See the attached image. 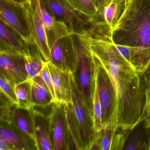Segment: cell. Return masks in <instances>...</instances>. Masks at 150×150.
I'll return each mask as SVG.
<instances>
[{
  "mask_svg": "<svg viewBox=\"0 0 150 150\" xmlns=\"http://www.w3.org/2000/svg\"><path fill=\"white\" fill-rule=\"evenodd\" d=\"M24 40L9 25L0 20V47L23 54Z\"/></svg>",
  "mask_w": 150,
  "mask_h": 150,
  "instance_id": "19",
  "label": "cell"
},
{
  "mask_svg": "<svg viewBox=\"0 0 150 150\" xmlns=\"http://www.w3.org/2000/svg\"><path fill=\"white\" fill-rule=\"evenodd\" d=\"M22 7L32 40L45 61H50V51L42 17L40 0H27Z\"/></svg>",
  "mask_w": 150,
  "mask_h": 150,
  "instance_id": "6",
  "label": "cell"
},
{
  "mask_svg": "<svg viewBox=\"0 0 150 150\" xmlns=\"http://www.w3.org/2000/svg\"><path fill=\"white\" fill-rule=\"evenodd\" d=\"M50 118L54 150H73L64 103L57 101L52 103Z\"/></svg>",
  "mask_w": 150,
  "mask_h": 150,
  "instance_id": "8",
  "label": "cell"
},
{
  "mask_svg": "<svg viewBox=\"0 0 150 150\" xmlns=\"http://www.w3.org/2000/svg\"><path fill=\"white\" fill-rule=\"evenodd\" d=\"M38 75L41 77L44 81L45 83L47 85L49 90L50 91L53 98L54 101L56 100L55 97V92H54V88H53V83H52V79L51 75L50 72V69L48 66V62H45L42 68L41 69Z\"/></svg>",
  "mask_w": 150,
  "mask_h": 150,
  "instance_id": "30",
  "label": "cell"
},
{
  "mask_svg": "<svg viewBox=\"0 0 150 150\" xmlns=\"http://www.w3.org/2000/svg\"><path fill=\"white\" fill-rule=\"evenodd\" d=\"M11 124L28 135L37 145L34 118L31 109L19 108L17 106L14 111Z\"/></svg>",
  "mask_w": 150,
  "mask_h": 150,
  "instance_id": "18",
  "label": "cell"
},
{
  "mask_svg": "<svg viewBox=\"0 0 150 150\" xmlns=\"http://www.w3.org/2000/svg\"><path fill=\"white\" fill-rule=\"evenodd\" d=\"M40 6L47 42L50 49L59 38L72 33L64 23L58 21L50 13L41 0Z\"/></svg>",
  "mask_w": 150,
  "mask_h": 150,
  "instance_id": "16",
  "label": "cell"
},
{
  "mask_svg": "<svg viewBox=\"0 0 150 150\" xmlns=\"http://www.w3.org/2000/svg\"><path fill=\"white\" fill-rule=\"evenodd\" d=\"M0 73L16 85L30 79L24 54L0 47Z\"/></svg>",
  "mask_w": 150,
  "mask_h": 150,
  "instance_id": "10",
  "label": "cell"
},
{
  "mask_svg": "<svg viewBox=\"0 0 150 150\" xmlns=\"http://www.w3.org/2000/svg\"><path fill=\"white\" fill-rule=\"evenodd\" d=\"M1 121L11 124L14 111L17 106L1 92Z\"/></svg>",
  "mask_w": 150,
  "mask_h": 150,
  "instance_id": "25",
  "label": "cell"
},
{
  "mask_svg": "<svg viewBox=\"0 0 150 150\" xmlns=\"http://www.w3.org/2000/svg\"><path fill=\"white\" fill-rule=\"evenodd\" d=\"M94 1L95 3L96 4V0H94Z\"/></svg>",
  "mask_w": 150,
  "mask_h": 150,
  "instance_id": "39",
  "label": "cell"
},
{
  "mask_svg": "<svg viewBox=\"0 0 150 150\" xmlns=\"http://www.w3.org/2000/svg\"><path fill=\"white\" fill-rule=\"evenodd\" d=\"M0 122V140L9 145L13 150H38L35 142L14 125Z\"/></svg>",
  "mask_w": 150,
  "mask_h": 150,
  "instance_id": "14",
  "label": "cell"
},
{
  "mask_svg": "<svg viewBox=\"0 0 150 150\" xmlns=\"http://www.w3.org/2000/svg\"><path fill=\"white\" fill-rule=\"evenodd\" d=\"M104 1V0H96V5L97 7V5H98V4L101 1Z\"/></svg>",
  "mask_w": 150,
  "mask_h": 150,
  "instance_id": "38",
  "label": "cell"
},
{
  "mask_svg": "<svg viewBox=\"0 0 150 150\" xmlns=\"http://www.w3.org/2000/svg\"><path fill=\"white\" fill-rule=\"evenodd\" d=\"M78 12L92 18L98 11L94 0H66Z\"/></svg>",
  "mask_w": 150,
  "mask_h": 150,
  "instance_id": "24",
  "label": "cell"
},
{
  "mask_svg": "<svg viewBox=\"0 0 150 150\" xmlns=\"http://www.w3.org/2000/svg\"><path fill=\"white\" fill-rule=\"evenodd\" d=\"M102 117L101 107L95 83L93 100V120L95 130L97 132H100L103 130Z\"/></svg>",
  "mask_w": 150,
  "mask_h": 150,
  "instance_id": "27",
  "label": "cell"
},
{
  "mask_svg": "<svg viewBox=\"0 0 150 150\" xmlns=\"http://www.w3.org/2000/svg\"><path fill=\"white\" fill-rule=\"evenodd\" d=\"M131 131L121 130L120 132L117 131L113 138L110 150H123L129 132Z\"/></svg>",
  "mask_w": 150,
  "mask_h": 150,
  "instance_id": "29",
  "label": "cell"
},
{
  "mask_svg": "<svg viewBox=\"0 0 150 150\" xmlns=\"http://www.w3.org/2000/svg\"><path fill=\"white\" fill-rule=\"evenodd\" d=\"M8 1L21 5H23L27 1V0H8Z\"/></svg>",
  "mask_w": 150,
  "mask_h": 150,
  "instance_id": "34",
  "label": "cell"
},
{
  "mask_svg": "<svg viewBox=\"0 0 150 150\" xmlns=\"http://www.w3.org/2000/svg\"><path fill=\"white\" fill-rule=\"evenodd\" d=\"M64 106L73 150H85L81 130L74 112L73 104L64 103Z\"/></svg>",
  "mask_w": 150,
  "mask_h": 150,
  "instance_id": "21",
  "label": "cell"
},
{
  "mask_svg": "<svg viewBox=\"0 0 150 150\" xmlns=\"http://www.w3.org/2000/svg\"><path fill=\"white\" fill-rule=\"evenodd\" d=\"M144 122L146 126L150 129V112L148 115L145 118Z\"/></svg>",
  "mask_w": 150,
  "mask_h": 150,
  "instance_id": "33",
  "label": "cell"
},
{
  "mask_svg": "<svg viewBox=\"0 0 150 150\" xmlns=\"http://www.w3.org/2000/svg\"><path fill=\"white\" fill-rule=\"evenodd\" d=\"M16 84L11 80L0 73V89L1 92L4 94L13 103L18 105V100L16 92Z\"/></svg>",
  "mask_w": 150,
  "mask_h": 150,
  "instance_id": "26",
  "label": "cell"
},
{
  "mask_svg": "<svg viewBox=\"0 0 150 150\" xmlns=\"http://www.w3.org/2000/svg\"><path fill=\"white\" fill-rule=\"evenodd\" d=\"M77 55V67L74 73L78 88L83 96L93 118V100L95 85V66L88 35L72 34Z\"/></svg>",
  "mask_w": 150,
  "mask_h": 150,
  "instance_id": "3",
  "label": "cell"
},
{
  "mask_svg": "<svg viewBox=\"0 0 150 150\" xmlns=\"http://www.w3.org/2000/svg\"><path fill=\"white\" fill-rule=\"evenodd\" d=\"M0 150H13V149L6 143L0 140Z\"/></svg>",
  "mask_w": 150,
  "mask_h": 150,
  "instance_id": "32",
  "label": "cell"
},
{
  "mask_svg": "<svg viewBox=\"0 0 150 150\" xmlns=\"http://www.w3.org/2000/svg\"><path fill=\"white\" fill-rule=\"evenodd\" d=\"M71 85L74 112L80 126L84 149L88 150L91 144L102 130L97 132L95 130L93 117L83 96L79 90L74 73L71 74Z\"/></svg>",
  "mask_w": 150,
  "mask_h": 150,
  "instance_id": "7",
  "label": "cell"
},
{
  "mask_svg": "<svg viewBox=\"0 0 150 150\" xmlns=\"http://www.w3.org/2000/svg\"><path fill=\"white\" fill-rule=\"evenodd\" d=\"M102 131L100 135L94 140L88 148V150H101V137Z\"/></svg>",
  "mask_w": 150,
  "mask_h": 150,
  "instance_id": "31",
  "label": "cell"
},
{
  "mask_svg": "<svg viewBox=\"0 0 150 150\" xmlns=\"http://www.w3.org/2000/svg\"><path fill=\"white\" fill-rule=\"evenodd\" d=\"M147 72H148V73H146V79H147V81L150 79V70H148V71H147Z\"/></svg>",
  "mask_w": 150,
  "mask_h": 150,
  "instance_id": "37",
  "label": "cell"
},
{
  "mask_svg": "<svg viewBox=\"0 0 150 150\" xmlns=\"http://www.w3.org/2000/svg\"><path fill=\"white\" fill-rule=\"evenodd\" d=\"M132 0H125V9L129 6V4L132 1Z\"/></svg>",
  "mask_w": 150,
  "mask_h": 150,
  "instance_id": "36",
  "label": "cell"
},
{
  "mask_svg": "<svg viewBox=\"0 0 150 150\" xmlns=\"http://www.w3.org/2000/svg\"><path fill=\"white\" fill-rule=\"evenodd\" d=\"M55 92V102L73 103L71 74L72 73L58 68L47 61Z\"/></svg>",
  "mask_w": 150,
  "mask_h": 150,
  "instance_id": "13",
  "label": "cell"
},
{
  "mask_svg": "<svg viewBox=\"0 0 150 150\" xmlns=\"http://www.w3.org/2000/svg\"><path fill=\"white\" fill-rule=\"evenodd\" d=\"M0 20L15 30L24 41L32 40L22 5L8 0H0Z\"/></svg>",
  "mask_w": 150,
  "mask_h": 150,
  "instance_id": "11",
  "label": "cell"
},
{
  "mask_svg": "<svg viewBox=\"0 0 150 150\" xmlns=\"http://www.w3.org/2000/svg\"><path fill=\"white\" fill-rule=\"evenodd\" d=\"M16 92L18 100L17 107L31 109L33 107L31 102L32 79L16 84Z\"/></svg>",
  "mask_w": 150,
  "mask_h": 150,
  "instance_id": "23",
  "label": "cell"
},
{
  "mask_svg": "<svg viewBox=\"0 0 150 150\" xmlns=\"http://www.w3.org/2000/svg\"><path fill=\"white\" fill-rule=\"evenodd\" d=\"M50 61L58 68L74 73L77 67L75 44L70 34L57 40L50 49Z\"/></svg>",
  "mask_w": 150,
  "mask_h": 150,
  "instance_id": "9",
  "label": "cell"
},
{
  "mask_svg": "<svg viewBox=\"0 0 150 150\" xmlns=\"http://www.w3.org/2000/svg\"><path fill=\"white\" fill-rule=\"evenodd\" d=\"M117 131V130L110 128L102 130L100 142L101 150H111L113 138Z\"/></svg>",
  "mask_w": 150,
  "mask_h": 150,
  "instance_id": "28",
  "label": "cell"
},
{
  "mask_svg": "<svg viewBox=\"0 0 150 150\" xmlns=\"http://www.w3.org/2000/svg\"><path fill=\"white\" fill-rule=\"evenodd\" d=\"M144 120L133 129L129 139L123 150H150V139H146V130Z\"/></svg>",
  "mask_w": 150,
  "mask_h": 150,
  "instance_id": "22",
  "label": "cell"
},
{
  "mask_svg": "<svg viewBox=\"0 0 150 150\" xmlns=\"http://www.w3.org/2000/svg\"><path fill=\"white\" fill-rule=\"evenodd\" d=\"M23 52L29 79H32L39 73L46 61L33 40L28 42L24 41Z\"/></svg>",
  "mask_w": 150,
  "mask_h": 150,
  "instance_id": "17",
  "label": "cell"
},
{
  "mask_svg": "<svg viewBox=\"0 0 150 150\" xmlns=\"http://www.w3.org/2000/svg\"><path fill=\"white\" fill-rule=\"evenodd\" d=\"M111 33L116 44L150 54V0H132Z\"/></svg>",
  "mask_w": 150,
  "mask_h": 150,
  "instance_id": "2",
  "label": "cell"
},
{
  "mask_svg": "<svg viewBox=\"0 0 150 150\" xmlns=\"http://www.w3.org/2000/svg\"><path fill=\"white\" fill-rule=\"evenodd\" d=\"M98 11L90 23H105L112 29L115 27L125 8V0H104L97 5Z\"/></svg>",
  "mask_w": 150,
  "mask_h": 150,
  "instance_id": "15",
  "label": "cell"
},
{
  "mask_svg": "<svg viewBox=\"0 0 150 150\" xmlns=\"http://www.w3.org/2000/svg\"><path fill=\"white\" fill-rule=\"evenodd\" d=\"M87 34L93 53L109 75L117 95L118 129L132 130L150 112L146 73L135 70L119 52L109 33Z\"/></svg>",
  "mask_w": 150,
  "mask_h": 150,
  "instance_id": "1",
  "label": "cell"
},
{
  "mask_svg": "<svg viewBox=\"0 0 150 150\" xmlns=\"http://www.w3.org/2000/svg\"><path fill=\"white\" fill-rule=\"evenodd\" d=\"M41 1L52 16L66 25L72 34H84L91 27L92 18L75 10L66 0Z\"/></svg>",
  "mask_w": 150,
  "mask_h": 150,
  "instance_id": "5",
  "label": "cell"
},
{
  "mask_svg": "<svg viewBox=\"0 0 150 150\" xmlns=\"http://www.w3.org/2000/svg\"><path fill=\"white\" fill-rule=\"evenodd\" d=\"M95 66V83L101 107L102 129L118 131V99L109 75L99 59L93 53Z\"/></svg>",
  "mask_w": 150,
  "mask_h": 150,
  "instance_id": "4",
  "label": "cell"
},
{
  "mask_svg": "<svg viewBox=\"0 0 150 150\" xmlns=\"http://www.w3.org/2000/svg\"><path fill=\"white\" fill-rule=\"evenodd\" d=\"M147 88L148 96L150 98V79L147 81Z\"/></svg>",
  "mask_w": 150,
  "mask_h": 150,
  "instance_id": "35",
  "label": "cell"
},
{
  "mask_svg": "<svg viewBox=\"0 0 150 150\" xmlns=\"http://www.w3.org/2000/svg\"><path fill=\"white\" fill-rule=\"evenodd\" d=\"M54 102L50 91L42 78L38 75L32 78L31 102L33 106L46 107Z\"/></svg>",
  "mask_w": 150,
  "mask_h": 150,
  "instance_id": "20",
  "label": "cell"
},
{
  "mask_svg": "<svg viewBox=\"0 0 150 150\" xmlns=\"http://www.w3.org/2000/svg\"><path fill=\"white\" fill-rule=\"evenodd\" d=\"M52 104L46 107L34 106L31 109L38 150H54L50 118Z\"/></svg>",
  "mask_w": 150,
  "mask_h": 150,
  "instance_id": "12",
  "label": "cell"
}]
</instances>
